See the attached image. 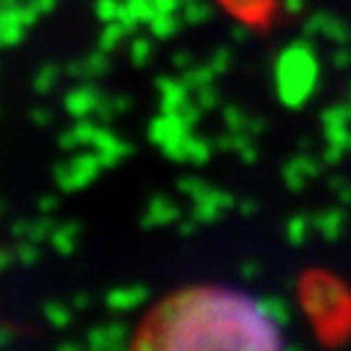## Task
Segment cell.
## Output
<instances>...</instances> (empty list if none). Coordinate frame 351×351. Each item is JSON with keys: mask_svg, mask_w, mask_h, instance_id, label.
Here are the masks:
<instances>
[{"mask_svg": "<svg viewBox=\"0 0 351 351\" xmlns=\"http://www.w3.org/2000/svg\"><path fill=\"white\" fill-rule=\"evenodd\" d=\"M141 346L156 349H250L274 343V323L250 300L224 289H188L146 317Z\"/></svg>", "mask_w": 351, "mask_h": 351, "instance_id": "1", "label": "cell"}]
</instances>
